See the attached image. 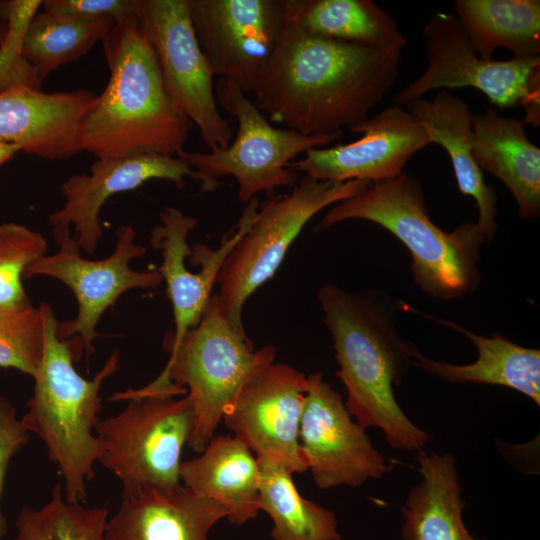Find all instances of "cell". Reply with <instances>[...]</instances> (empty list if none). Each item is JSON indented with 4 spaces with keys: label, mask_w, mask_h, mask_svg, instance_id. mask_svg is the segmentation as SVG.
I'll return each mask as SVG.
<instances>
[{
    "label": "cell",
    "mask_w": 540,
    "mask_h": 540,
    "mask_svg": "<svg viewBox=\"0 0 540 540\" xmlns=\"http://www.w3.org/2000/svg\"><path fill=\"white\" fill-rule=\"evenodd\" d=\"M402 50L322 38L287 20L252 101L272 122L302 135L351 130L393 86Z\"/></svg>",
    "instance_id": "6da1fadb"
},
{
    "label": "cell",
    "mask_w": 540,
    "mask_h": 540,
    "mask_svg": "<svg viewBox=\"0 0 540 540\" xmlns=\"http://www.w3.org/2000/svg\"><path fill=\"white\" fill-rule=\"evenodd\" d=\"M317 295L349 413L365 429L379 428L393 449L424 450L431 434L408 418L394 395L412 365L416 346L400 337L384 303L374 297L334 284L321 286Z\"/></svg>",
    "instance_id": "7a4b0ae2"
},
{
    "label": "cell",
    "mask_w": 540,
    "mask_h": 540,
    "mask_svg": "<svg viewBox=\"0 0 540 540\" xmlns=\"http://www.w3.org/2000/svg\"><path fill=\"white\" fill-rule=\"evenodd\" d=\"M101 42L110 78L81 124V150L98 158L177 156L189 119L169 94L135 15L116 22Z\"/></svg>",
    "instance_id": "3957f363"
},
{
    "label": "cell",
    "mask_w": 540,
    "mask_h": 540,
    "mask_svg": "<svg viewBox=\"0 0 540 540\" xmlns=\"http://www.w3.org/2000/svg\"><path fill=\"white\" fill-rule=\"evenodd\" d=\"M360 219L392 233L411 254L415 283L426 294L452 300L480 285V248L485 241L476 223H461L451 232L430 218L419 179L399 176L371 183L359 194L338 202L322 217L316 230Z\"/></svg>",
    "instance_id": "277c9868"
},
{
    "label": "cell",
    "mask_w": 540,
    "mask_h": 540,
    "mask_svg": "<svg viewBox=\"0 0 540 540\" xmlns=\"http://www.w3.org/2000/svg\"><path fill=\"white\" fill-rule=\"evenodd\" d=\"M39 308L44 325L43 357L21 423L42 440L49 458L57 464L66 501L82 504L101 453L93 434L101 412L99 392L103 381L116 371L119 354L114 351L92 379L83 378L73 366L71 344L57 334L53 309L47 303Z\"/></svg>",
    "instance_id": "5b68a950"
},
{
    "label": "cell",
    "mask_w": 540,
    "mask_h": 540,
    "mask_svg": "<svg viewBox=\"0 0 540 540\" xmlns=\"http://www.w3.org/2000/svg\"><path fill=\"white\" fill-rule=\"evenodd\" d=\"M186 389L149 383L128 389L112 400H128L117 415L95 426L101 453L98 462L122 483L124 491L168 489L180 484V457L194 426Z\"/></svg>",
    "instance_id": "8992f818"
},
{
    "label": "cell",
    "mask_w": 540,
    "mask_h": 540,
    "mask_svg": "<svg viewBox=\"0 0 540 540\" xmlns=\"http://www.w3.org/2000/svg\"><path fill=\"white\" fill-rule=\"evenodd\" d=\"M168 351L170 358L156 379L186 389L194 413L187 444L201 453L246 380L274 361L275 349L255 350L245 331L227 319L215 294L198 324Z\"/></svg>",
    "instance_id": "52a82bcc"
},
{
    "label": "cell",
    "mask_w": 540,
    "mask_h": 540,
    "mask_svg": "<svg viewBox=\"0 0 540 540\" xmlns=\"http://www.w3.org/2000/svg\"><path fill=\"white\" fill-rule=\"evenodd\" d=\"M217 103L236 118V138L226 148L213 152L182 150L177 156L196 173L204 192L213 191L218 179L232 176L238 184V199L247 204L260 192L293 188L299 173L288 168L306 151L326 146L342 133L306 136L290 129L274 127L253 101L237 85L219 79L215 87Z\"/></svg>",
    "instance_id": "ba28073f"
},
{
    "label": "cell",
    "mask_w": 540,
    "mask_h": 540,
    "mask_svg": "<svg viewBox=\"0 0 540 540\" xmlns=\"http://www.w3.org/2000/svg\"><path fill=\"white\" fill-rule=\"evenodd\" d=\"M370 184L361 180L333 184L303 175L289 193L271 196L259 204L216 282L219 303L234 327L244 330V304L272 278L307 222L324 208L359 194Z\"/></svg>",
    "instance_id": "9c48e42d"
},
{
    "label": "cell",
    "mask_w": 540,
    "mask_h": 540,
    "mask_svg": "<svg viewBox=\"0 0 540 540\" xmlns=\"http://www.w3.org/2000/svg\"><path fill=\"white\" fill-rule=\"evenodd\" d=\"M427 68L395 96L399 106L435 89L472 87L500 109L521 105L523 122L540 124V58L483 60L471 46L456 16L434 13L424 26Z\"/></svg>",
    "instance_id": "30bf717a"
},
{
    "label": "cell",
    "mask_w": 540,
    "mask_h": 540,
    "mask_svg": "<svg viewBox=\"0 0 540 540\" xmlns=\"http://www.w3.org/2000/svg\"><path fill=\"white\" fill-rule=\"evenodd\" d=\"M134 15L156 55L166 88L211 152L232 141L219 112L214 74L196 38L188 0H135Z\"/></svg>",
    "instance_id": "8fae6325"
},
{
    "label": "cell",
    "mask_w": 540,
    "mask_h": 540,
    "mask_svg": "<svg viewBox=\"0 0 540 540\" xmlns=\"http://www.w3.org/2000/svg\"><path fill=\"white\" fill-rule=\"evenodd\" d=\"M59 250L43 256L24 272L23 278L49 276L63 282L74 293L78 312L73 320L58 323L61 339L79 335L88 354L94 350L93 340L97 323L104 311L129 289L157 288L163 278L159 271H135L129 266L132 259L145 255L146 248L135 242V230L123 225L116 230V246L111 256L88 260L80 255L76 237L69 226H53Z\"/></svg>",
    "instance_id": "7c38bea8"
},
{
    "label": "cell",
    "mask_w": 540,
    "mask_h": 540,
    "mask_svg": "<svg viewBox=\"0 0 540 540\" xmlns=\"http://www.w3.org/2000/svg\"><path fill=\"white\" fill-rule=\"evenodd\" d=\"M298 440L301 456L320 489L359 487L393 469L320 372L307 376Z\"/></svg>",
    "instance_id": "4fadbf2b"
},
{
    "label": "cell",
    "mask_w": 540,
    "mask_h": 540,
    "mask_svg": "<svg viewBox=\"0 0 540 540\" xmlns=\"http://www.w3.org/2000/svg\"><path fill=\"white\" fill-rule=\"evenodd\" d=\"M188 1L213 74L251 93L287 23V0Z\"/></svg>",
    "instance_id": "5bb4252c"
},
{
    "label": "cell",
    "mask_w": 540,
    "mask_h": 540,
    "mask_svg": "<svg viewBox=\"0 0 540 540\" xmlns=\"http://www.w3.org/2000/svg\"><path fill=\"white\" fill-rule=\"evenodd\" d=\"M306 390L304 373L286 364H265L246 380L222 419L257 458L304 473L308 469L298 439Z\"/></svg>",
    "instance_id": "9a60e30c"
},
{
    "label": "cell",
    "mask_w": 540,
    "mask_h": 540,
    "mask_svg": "<svg viewBox=\"0 0 540 540\" xmlns=\"http://www.w3.org/2000/svg\"><path fill=\"white\" fill-rule=\"evenodd\" d=\"M351 131L362 137L347 144L310 149L288 168L333 184L351 180L376 183L399 176L410 158L431 144L416 118L399 105L388 107Z\"/></svg>",
    "instance_id": "2e32d148"
},
{
    "label": "cell",
    "mask_w": 540,
    "mask_h": 540,
    "mask_svg": "<svg viewBox=\"0 0 540 540\" xmlns=\"http://www.w3.org/2000/svg\"><path fill=\"white\" fill-rule=\"evenodd\" d=\"M186 177L198 179L178 156L98 158L89 174H74L63 183L65 203L49 215V222L52 226L73 225L80 249L93 253L103 234L99 213L111 196L134 190L151 179L168 180L181 188Z\"/></svg>",
    "instance_id": "e0dca14e"
},
{
    "label": "cell",
    "mask_w": 540,
    "mask_h": 540,
    "mask_svg": "<svg viewBox=\"0 0 540 540\" xmlns=\"http://www.w3.org/2000/svg\"><path fill=\"white\" fill-rule=\"evenodd\" d=\"M93 92H43L16 87L0 92V141L48 159H67L81 150V124L97 102Z\"/></svg>",
    "instance_id": "ac0fdd59"
},
{
    "label": "cell",
    "mask_w": 540,
    "mask_h": 540,
    "mask_svg": "<svg viewBox=\"0 0 540 540\" xmlns=\"http://www.w3.org/2000/svg\"><path fill=\"white\" fill-rule=\"evenodd\" d=\"M227 517L220 503L183 485L122 490L117 513L107 522L106 540H208Z\"/></svg>",
    "instance_id": "d6986e66"
},
{
    "label": "cell",
    "mask_w": 540,
    "mask_h": 540,
    "mask_svg": "<svg viewBox=\"0 0 540 540\" xmlns=\"http://www.w3.org/2000/svg\"><path fill=\"white\" fill-rule=\"evenodd\" d=\"M407 106L430 142L448 153L458 189L476 201V224L485 240H491L498 229L497 195L494 186L485 182L472 154V113L468 105L460 97L441 90L432 99L420 98Z\"/></svg>",
    "instance_id": "ffe728a7"
},
{
    "label": "cell",
    "mask_w": 540,
    "mask_h": 540,
    "mask_svg": "<svg viewBox=\"0 0 540 540\" xmlns=\"http://www.w3.org/2000/svg\"><path fill=\"white\" fill-rule=\"evenodd\" d=\"M523 121L493 108L472 114V154L478 167L510 191L522 219L540 214V149L526 135Z\"/></svg>",
    "instance_id": "44dd1931"
},
{
    "label": "cell",
    "mask_w": 540,
    "mask_h": 540,
    "mask_svg": "<svg viewBox=\"0 0 540 540\" xmlns=\"http://www.w3.org/2000/svg\"><path fill=\"white\" fill-rule=\"evenodd\" d=\"M414 313L434 320L465 335L476 347L478 356L470 364L458 365L423 356L417 349L412 365L447 383L497 385L513 389L540 406V350L520 346L493 333L490 337L471 332L455 322L436 318L406 306Z\"/></svg>",
    "instance_id": "7402d4cb"
},
{
    "label": "cell",
    "mask_w": 540,
    "mask_h": 540,
    "mask_svg": "<svg viewBox=\"0 0 540 540\" xmlns=\"http://www.w3.org/2000/svg\"><path fill=\"white\" fill-rule=\"evenodd\" d=\"M202 454L180 464L183 486L227 510L226 519L243 525L257 517L260 465L236 437L213 436Z\"/></svg>",
    "instance_id": "603a6c76"
},
{
    "label": "cell",
    "mask_w": 540,
    "mask_h": 540,
    "mask_svg": "<svg viewBox=\"0 0 540 540\" xmlns=\"http://www.w3.org/2000/svg\"><path fill=\"white\" fill-rule=\"evenodd\" d=\"M414 459L421 480L401 507L402 540H480L464 524L465 501L455 457L421 450Z\"/></svg>",
    "instance_id": "cb8c5ba5"
},
{
    "label": "cell",
    "mask_w": 540,
    "mask_h": 540,
    "mask_svg": "<svg viewBox=\"0 0 540 540\" xmlns=\"http://www.w3.org/2000/svg\"><path fill=\"white\" fill-rule=\"evenodd\" d=\"M456 18L483 60L506 48L516 58H540L539 0H456Z\"/></svg>",
    "instance_id": "d4e9b609"
},
{
    "label": "cell",
    "mask_w": 540,
    "mask_h": 540,
    "mask_svg": "<svg viewBox=\"0 0 540 540\" xmlns=\"http://www.w3.org/2000/svg\"><path fill=\"white\" fill-rule=\"evenodd\" d=\"M288 20L326 39L376 48H404L394 18L371 0H287Z\"/></svg>",
    "instance_id": "484cf974"
},
{
    "label": "cell",
    "mask_w": 540,
    "mask_h": 540,
    "mask_svg": "<svg viewBox=\"0 0 540 540\" xmlns=\"http://www.w3.org/2000/svg\"><path fill=\"white\" fill-rule=\"evenodd\" d=\"M257 460L259 509L272 519L273 540H341L335 513L302 497L289 469L269 459Z\"/></svg>",
    "instance_id": "4316f807"
},
{
    "label": "cell",
    "mask_w": 540,
    "mask_h": 540,
    "mask_svg": "<svg viewBox=\"0 0 540 540\" xmlns=\"http://www.w3.org/2000/svg\"><path fill=\"white\" fill-rule=\"evenodd\" d=\"M115 23L112 19H63L38 11L25 31L22 52L42 82L59 67L86 54Z\"/></svg>",
    "instance_id": "83f0119b"
},
{
    "label": "cell",
    "mask_w": 540,
    "mask_h": 540,
    "mask_svg": "<svg viewBox=\"0 0 540 540\" xmlns=\"http://www.w3.org/2000/svg\"><path fill=\"white\" fill-rule=\"evenodd\" d=\"M106 507H85L65 502L56 485L41 508L23 507L16 519L15 540H106Z\"/></svg>",
    "instance_id": "f1b7e54d"
},
{
    "label": "cell",
    "mask_w": 540,
    "mask_h": 540,
    "mask_svg": "<svg viewBox=\"0 0 540 540\" xmlns=\"http://www.w3.org/2000/svg\"><path fill=\"white\" fill-rule=\"evenodd\" d=\"M44 350V325L40 308L26 300L0 308V367L15 368L32 377Z\"/></svg>",
    "instance_id": "f546056e"
},
{
    "label": "cell",
    "mask_w": 540,
    "mask_h": 540,
    "mask_svg": "<svg viewBox=\"0 0 540 540\" xmlns=\"http://www.w3.org/2000/svg\"><path fill=\"white\" fill-rule=\"evenodd\" d=\"M43 1H0V92L16 87L41 89V81L25 59L22 42L27 26Z\"/></svg>",
    "instance_id": "4dcf8cb0"
},
{
    "label": "cell",
    "mask_w": 540,
    "mask_h": 540,
    "mask_svg": "<svg viewBox=\"0 0 540 540\" xmlns=\"http://www.w3.org/2000/svg\"><path fill=\"white\" fill-rule=\"evenodd\" d=\"M46 251L47 242L41 233L14 222L0 224V308L29 299L22 284L23 274Z\"/></svg>",
    "instance_id": "1f68e13d"
},
{
    "label": "cell",
    "mask_w": 540,
    "mask_h": 540,
    "mask_svg": "<svg viewBox=\"0 0 540 540\" xmlns=\"http://www.w3.org/2000/svg\"><path fill=\"white\" fill-rule=\"evenodd\" d=\"M44 11L63 19L122 21L134 14L135 0H45Z\"/></svg>",
    "instance_id": "d6a6232c"
},
{
    "label": "cell",
    "mask_w": 540,
    "mask_h": 540,
    "mask_svg": "<svg viewBox=\"0 0 540 540\" xmlns=\"http://www.w3.org/2000/svg\"><path fill=\"white\" fill-rule=\"evenodd\" d=\"M30 434L17 419L12 404L0 395V501L7 468L11 458L29 440ZM7 523L0 510V540L5 536Z\"/></svg>",
    "instance_id": "836d02e7"
},
{
    "label": "cell",
    "mask_w": 540,
    "mask_h": 540,
    "mask_svg": "<svg viewBox=\"0 0 540 540\" xmlns=\"http://www.w3.org/2000/svg\"><path fill=\"white\" fill-rule=\"evenodd\" d=\"M19 151L21 148L18 145L0 141V166L12 159Z\"/></svg>",
    "instance_id": "e575fe53"
}]
</instances>
